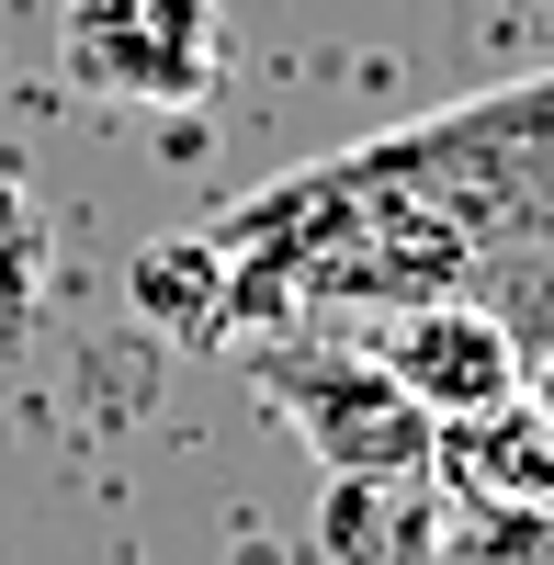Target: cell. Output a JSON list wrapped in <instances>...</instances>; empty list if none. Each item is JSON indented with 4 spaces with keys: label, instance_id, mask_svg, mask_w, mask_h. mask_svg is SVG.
Returning a JSON list of instances; mask_svg holds the SVG:
<instances>
[{
    "label": "cell",
    "instance_id": "obj_1",
    "mask_svg": "<svg viewBox=\"0 0 554 565\" xmlns=\"http://www.w3.org/2000/svg\"><path fill=\"white\" fill-rule=\"evenodd\" d=\"M57 68L114 114H181L226 68V0H68Z\"/></svg>",
    "mask_w": 554,
    "mask_h": 565
},
{
    "label": "cell",
    "instance_id": "obj_5",
    "mask_svg": "<svg viewBox=\"0 0 554 565\" xmlns=\"http://www.w3.org/2000/svg\"><path fill=\"white\" fill-rule=\"evenodd\" d=\"M45 271H57V215L23 170H0V328L45 295Z\"/></svg>",
    "mask_w": 554,
    "mask_h": 565
},
{
    "label": "cell",
    "instance_id": "obj_2",
    "mask_svg": "<svg viewBox=\"0 0 554 565\" xmlns=\"http://www.w3.org/2000/svg\"><path fill=\"white\" fill-rule=\"evenodd\" d=\"M249 373H260V396L306 430V452L329 463V476H374V487L430 476L441 430L407 407V385L374 351H249Z\"/></svg>",
    "mask_w": 554,
    "mask_h": 565
},
{
    "label": "cell",
    "instance_id": "obj_3",
    "mask_svg": "<svg viewBox=\"0 0 554 565\" xmlns=\"http://www.w3.org/2000/svg\"><path fill=\"white\" fill-rule=\"evenodd\" d=\"M374 362L407 385V407H419L430 430H476V418L521 407V351H510V328L476 317V306H407Z\"/></svg>",
    "mask_w": 554,
    "mask_h": 565
},
{
    "label": "cell",
    "instance_id": "obj_4",
    "mask_svg": "<svg viewBox=\"0 0 554 565\" xmlns=\"http://www.w3.org/2000/svg\"><path fill=\"white\" fill-rule=\"evenodd\" d=\"M226 306H238V260H226L215 238H159V249H136V317L181 328V340H215Z\"/></svg>",
    "mask_w": 554,
    "mask_h": 565
},
{
    "label": "cell",
    "instance_id": "obj_6",
    "mask_svg": "<svg viewBox=\"0 0 554 565\" xmlns=\"http://www.w3.org/2000/svg\"><path fill=\"white\" fill-rule=\"evenodd\" d=\"M543 418H554V385H543Z\"/></svg>",
    "mask_w": 554,
    "mask_h": 565
}]
</instances>
